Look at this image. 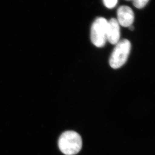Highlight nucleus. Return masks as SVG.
Masks as SVG:
<instances>
[{"label": "nucleus", "instance_id": "7", "mask_svg": "<svg viewBox=\"0 0 155 155\" xmlns=\"http://www.w3.org/2000/svg\"><path fill=\"white\" fill-rule=\"evenodd\" d=\"M118 0H103V4L107 8L112 9L116 7Z\"/></svg>", "mask_w": 155, "mask_h": 155}, {"label": "nucleus", "instance_id": "2", "mask_svg": "<svg viewBox=\"0 0 155 155\" xmlns=\"http://www.w3.org/2000/svg\"><path fill=\"white\" fill-rule=\"evenodd\" d=\"M130 40L124 39L116 45L109 58V64L114 69H119L124 66L128 59L131 51Z\"/></svg>", "mask_w": 155, "mask_h": 155}, {"label": "nucleus", "instance_id": "5", "mask_svg": "<svg viewBox=\"0 0 155 155\" xmlns=\"http://www.w3.org/2000/svg\"><path fill=\"white\" fill-rule=\"evenodd\" d=\"M120 25L115 18H111L108 21L107 39L112 45H116L120 41Z\"/></svg>", "mask_w": 155, "mask_h": 155}, {"label": "nucleus", "instance_id": "1", "mask_svg": "<svg viewBox=\"0 0 155 155\" xmlns=\"http://www.w3.org/2000/svg\"><path fill=\"white\" fill-rule=\"evenodd\" d=\"M58 145L60 151L66 155H75L81 151L82 140L80 135L74 131H66L59 137Z\"/></svg>", "mask_w": 155, "mask_h": 155}, {"label": "nucleus", "instance_id": "6", "mask_svg": "<svg viewBox=\"0 0 155 155\" xmlns=\"http://www.w3.org/2000/svg\"><path fill=\"white\" fill-rule=\"evenodd\" d=\"M150 0H131L134 6L137 9H143L149 3Z\"/></svg>", "mask_w": 155, "mask_h": 155}, {"label": "nucleus", "instance_id": "3", "mask_svg": "<svg viewBox=\"0 0 155 155\" xmlns=\"http://www.w3.org/2000/svg\"><path fill=\"white\" fill-rule=\"evenodd\" d=\"M108 21L104 17L96 18L91 26L90 38L93 44L97 48H102L106 44Z\"/></svg>", "mask_w": 155, "mask_h": 155}, {"label": "nucleus", "instance_id": "4", "mask_svg": "<svg viewBox=\"0 0 155 155\" xmlns=\"http://www.w3.org/2000/svg\"><path fill=\"white\" fill-rule=\"evenodd\" d=\"M116 20L120 26L129 28L133 25L134 20V14L133 9L127 5L119 7L117 11Z\"/></svg>", "mask_w": 155, "mask_h": 155}, {"label": "nucleus", "instance_id": "8", "mask_svg": "<svg viewBox=\"0 0 155 155\" xmlns=\"http://www.w3.org/2000/svg\"><path fill=\"white\" fill-rule=\"evenodd\" d=\"M126 1H131V0H126Z\"/></svg>", "mask_w": 155, "mask_h": 155}]
</instances>
